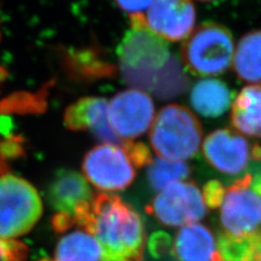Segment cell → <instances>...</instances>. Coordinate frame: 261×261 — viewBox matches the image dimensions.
<instances>
[{
	"label": "cell",
	"instance_id": "obj_22",
	"mask_svg": "<svg viewBox=\"0 0 261 261\" xmlns=\"http://www.w3.org/2000/svg\"><path fill=\"white\" fill-rule=\"evenodd\" d=\"M225 193V189L220 182L210 181L203 187L202 196L206 205L210 208L220 207Z\"/></svg>",
	"mask_w": 261,
	"mask_h": 261
},
{
	"label": "cell",
	"instance_id": "obj_16",
	"mask_svg": "<svg viewBox=\"0 0 261 261\" xmlns=\"http://www.w3.org/2000/svg\"><path fill=\"white\" fill-rule=\"evenodd\" d=\"M191 103L201 116L217 118L231 107L232 93L221 80L205 79L193 86Z\"/></svg>",
	"mask_w": 261,
	"mask_h": 261
},
{
	"label": "cell",
	"instance_id": "obj_5",
	"mask_svg": "<svg viewBox=\"0 0 261 261\" xmlns=\"http://www.w3.org/2000/svg\"><path fill=\"white\" fill-rule=\"evenodd\" d=\"M231 32L217 23H203L185 39L181 57L193 74L210 76L222 74L234 59Z\"/></svg>",
	"mask_w": 261,
	"mask_h": 261
},
{
	"label": "cell",
	"instance_id": "obj_11",
	"mask_svg": "<svg viewBox=\"0 0 261 261\" xmlns=\"http://www.w3.org/2000/svg\"><path fill=\"white\" fill-rule=\"evenodd\" d=\"M48 199L59 215L69 216L81 224L94 199L87 179L72 170H60L49 186Z\"/></svg>",
	"mask_w": 261,
	"mask_h": 261
},
{
	"label": "cell",
	"instance_id": "obj_2",
	"mask_svg": "<svg viewBox=\"0 0 261 261\" xmlns=\"http://www.w3.org/2000/svg\"><path fill=\"white\" fill-rule=\"evenodd\" d=\"M99 244L101 261H141L145 228L141 217L119 196L99 193L80 224Z\"/></svg>",
	"mask_w": 261,
	"mask_h": 261
},
{
	"label": "cell",
	"instance_id": "obj_15",
	"mask_svg": "<svg viewBox=\"0 0 261 261\" xmlns=\"http://www.w3.org/2000/svg\"><path fill=\"white\" fill-rule=\"evenodd\" d=\"M231 122L241 134L261 137V85L244 87L232 103Z\"/></svg>",
	"mask_w": 261,
	"mask_h": 261
},
{
	"label": "cell",
	"instance_id": "obj_25",
	"mask_svg": "<svg viewBox=\"0 0 261 261\" xmlns=\"http://www.w3.org/2000/svg\"><path fill=\"white\" fill-rule=\"evenodd\" d=\"M0 37H2V33H0Z\"/></svg>",
	"mask_w": 261,
	"mask_h": 261
},
{
	"label": "cell",
	"instance_id": "obj_1",
	"mask_svg": "<svg viewBox=\"0 0 261 261\" xmlns=\"http://www.w3.org/2000/svg\"><path fill=\"white\" fill-rule=\"evenodd\" d=\"M126 83L150 89L160 97H171L185 87V79L171 58L165 39L147 27L132 28L118 49Z\"/></svg>",
	"mask_w": 261,
	"mask_h": 261
},
{
	"label": "cell",
	"instance_id": "obj_13",
	"mask_svg": "<svg viewBox=\"0 0 261 261\" xmlns=\"http://www.w3.org/2000/svg\"><path fill=\"white\" fill-rule=\"evenodd\" d=\"M109 102L103 98L85 97L71 105L64 113V125L71 130L91 129L105 144L123 148L125 141L113 132L108 118Z\"/></svg>",
	"mask_w": 261,
	"mask_h": 261
},
{
	"label": "cell",
	"instance_id": "obj_19",
	"mask_svg": "<svg viewBox=\"0 0 261 261\" xmlns=\"http://www.w3.org/2000/svg\"><path fill=\"white\" fill-rule=\"evenodd\" d=\"M190 172V167L184 161H172L159 157L152 160L148 167V181L154 191L161 192L170 185L183 182Z\"/></svg>",
	"mask_w": 261,
	"mask_h": 261
},
{
	"label": "cell",
	"instance_id": "obj_6",
	"mask_svg": "<svg viewBox=\"0 0 261 261\" xmlns=\"http://www.w3.org/2000/svg\"><path fill=\"white\" fill-rule=\"evenodd\" d=\"M38 192L27 179L0 174V239L13 240L29 233L42 217Z\"/></svg>",
	"mask_w": 261,
	"mask_h": 261
},
{
	"label": "cell",
	"instance_id": "obj_7",
	"mask_svg": "<svg viewBox=\"0 0 261 261\" xmlns=\"http://www.w3.org/2000/svg\"><path fill=\"white\" fill-rule=\"evenodd\" d=\"M82 169L87 181L103 192L124 190L135 177L134 166L124 150L112 144L103 143L89 150Z\"/></svg>",
	"mask_w": 261,
	"mask_h": 261
},
{
	"label": "cell",
	"instance_id": "obj_26",
	"mask_svg": "<svg viewBox=\"0 0 261 261\" xmlns=\"http://www.w3.org/2000/svg\"><path fill=\"white\" fill-rule=\"evenodd\" d=\"M0 110H2V109H0Z\"/></svg>",
	"mask_w": 261,
	"mask_h": 261
},
{
	"label": "cell",
	"instance_id": "obj_23",
	"mask_svg": "<svg viewBox=\"0 0 261 261\" xmlns=\"http://www.w3.org/2000/svg\"><path fill=\"white\" fill-rule=\"evenodd\" d=\"M118 6L126 12L133 14H141L144 10L151 7L154 0H114Z\"/></svg>",
	"mask_w": 261,
	"mask_h": 261
},
{
	"label": "cell",
	"instance_id": "obj_14",
	"mask_svg": "<svg viewBox=\"0 0 261 261\" xmlns=\"http://www.w3.org/2000/svg\"><path fill=\"white\" fill-rule=\"evenodd\" d=\"M174 255L178 261H220L215 236L199 223L178 231L174 240Z\"/></svg>",
	"mask_w": 261,
	"mask_h": 261
},
{
	"label": "cell",
	"instance_id": "obj_12",
	"mask_svg": "<svg viewBox=\"0 0 261 261\" xmlns=\"http://www.w3.org/2000/svg\"><path fill=\"white\" fill-rule=\"evenodd\" d=\"M146 25L169 42H179L191 35L196 21L191 0H154L147 13Z\"/></svg>",
	"mask_w": 261,
	"mask_h": 261
},
{
	"label": "cell",
	"instance_id": "obj_21",
	"mask_svg": "<svg viewBox=\"0 0 261 261\" xmlns=\"http://www.w3.org/2000/svg\"><path fill=\"white\" fill-rule=\"evenodd\" d=\"M25 248L12 240L0 239V261H23Z\"/></svg>",
	"mask_w": 261,
	"mask_h": 261
},
{
	"label": "cell",
	"instance_id": "obj_3",
	"mask_svg": "<svg viewBox=\"0 0 261 261\" xmlns=\"http://www.w3.org/2000/svg\"><path fill=\"white\" fill-rule=\"evenodd\" d=\"M202 127L195 114L179 105L163 107L153 120L149 142L160 158L184 161L197 154Z\"/></svg>",
	"mask_w": 261,
	"mask_h": 261
},
{
	"label": "cell",
	"instance_id": "obj_9",
	"mask_svg": "<svg viewBox=\"0 0 261 261\" xmlns=\"http://www.w3.org/2000/svg\"><path fill=\"white\" fill-rule=\"evenodd\" d=\"M209 165L219 172L238 175L247 169L251 160H261V147L251 145L241 134L228 128L216 129L202 145Z\"/></svg>",
	"mask_w": 261,
	"mask_h": 261
},
{
	"label": "cell",
	"instance_id": "obj_18",
	"mask_svg": "<svg viewBox=\"0 0 261 261\" xmlns=\"http://www.w3.org/2000/svg\"><path fill=\"white\" fill-rule=\"evenodd\" d=\"M54 261H101V249L86 230L73 231L59 241Z\"/></svg>",
	"mask_w": 261,
	"mask_h": 261
},
{
	"label": "cell",
	"instance_id": "obj_4",
	"mask_svg": "<svg viewBox=\"0 0 261 261\" xmlns=\"http://www.w3.org/2000/svg\"><path fill=\"white\" fill-rule=\"evenodd\" d=\"M221 236L261 244V186L247 174L225 190L220 205Z\"/></svg>",
	"mask_w": 261,
	"mask_h": 261
},
{
	"label": "cell",
	"instance_id": "obj_20",
	"mask_svg": "<svg viewBox=\"0 0 261 261\" xmlns=\"http://www.w3.org/2000/svg\"><path fill=\"white\" fill-rule=\"evenodd\" d=\"M126 156L136 167L149 166L152 162L150 152L147 148V146L143 143H133L132 141H125L123 148Z\"/></svg>",
	"mask_w": 261,
	"mask_h": 261
},
{
	"label": "cell",
	"instance_id": "obj_17",
	"mask_svg": "<svg viewBox=\"0 0 261 261\" xmlns=\"http://www.w3.org/2000/svg\"><path fill=\"white\" fill-rule=\"evenodd\" d=\"M233 62L242 81L251 85L261 83V31L249 32L240 39Z\"/></svg>",
	"mask_w": 261,
	"mask_h": 261
},
{
	"label": "cell",
	"instance_id": "obj_8",
	"mask_svg": "<svg viewBox=\"0 0 261 261\" xmlns=\"http://www.w3.org/2000/svg\"><path fill=\"white\" fill-rule=\"evenodd\" d=\"M149 210L162 224L184 227L198 223L206 215L207 205L197 185L178 182L161 191Z\"/></svg>",
	"mask_w": 261,
	"mask_h": 261
},
{
	"label": "cell",
	"instance_id": "obj_24",
	"mask_svg": "<svg viewBox=\"0 0 261 261\" xmlns=\"http://www.w3.org/2000/svg\"><path fill=\"white\" fill-rule=\"evenodd\" d=\"M199 2H214V0H199Z\"/></svg>",
	"mask_w": 261,
	"mask_h": 261
},
{
	"label": "cell",
	"instance_id": "obj_10",
	"mask_svg": "<svg viewBox=\"0 0 261 261\" xmlns=\"http://www.w3.org/2000/svg\"><path fill=\"white\" fill-rule=\"evenodd\" d=\"M109 123L122 141H132L151 127L154 106L148 94L127 89L112 98L108 106Z\"/></svg>",
	"mask_w": 261,
	"mask_h": 261
}]
</instances>
